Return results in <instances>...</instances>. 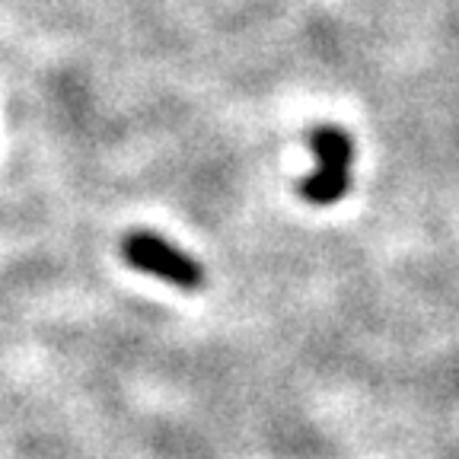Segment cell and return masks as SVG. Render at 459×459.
<instances>
[{"instance_id": "7a4b0ae2", "label": "cell", "mask_w": 459, "mask_h": 459, "mask_svg": "<svg viewBox=\"0 0 459 459\" xmlns=\"http://www.w3.org/2000/svg\"><path fill=\"white\" fill-rule=\"evenodd\" d=\"M122 258L137 272L153 274L179 290H201L208 284L204 268L188 252H182L179 246H172L169 239L157 237L151 230H131L122 239Z\"/></svg>"}, {"instance_id": "6da1fadb", "label": "cell", "mask_w": 459, "mask_h": 459, "mask_svg": "<svg viewBox=\"0 0 459 459\" xmlns=\"http://www.w3.org/2000/svg\"><path fill=\"white\" fill-rule=\"evenodd\" d=\"M309 147L316 153V169L297 182V192L313 208H329L348 195L351 188L354 141L338 125H313Z\"/></svg>"}]
</instances>
